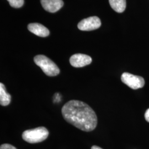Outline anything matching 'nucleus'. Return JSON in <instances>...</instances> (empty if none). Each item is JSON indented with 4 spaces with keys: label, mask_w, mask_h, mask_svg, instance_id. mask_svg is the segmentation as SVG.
<instances>
[{
    "label": "nucleus",
    "mask_w": 149,
    "mask_h": 149,
    "mask_svg": "<svg viewBox=\"0 0 149 149\" xmlns=\"http://www.w3.org/2000/svg\"><path fill=\"white\" fill-rule=\"evenodd\" d=\"M28 29L32 33L41 37H48L50 33L48 28L37 23H30L28 26Z\"/></svg>",
    "instance_id": "6e6552de"
},
{
    "label": "nucleus",
    "mask_w": 149,
    "mask_h": 149,
    "mask_svg": "<svg viewBox=\"0 0 149 149\" xmlns=\"http://www.w3.org/2000/svg\"><path fill=\"white\" fill-rule=\"evenodd\" d=\"M65 120L75 127L85 132H91L96 128L97 117L95 111L83 102L72 100L62 108Z\"/></svg>",
    "instance_id": "f257e3e1"
},
{
    "label": "nucleus",
    "mask_w": 149,
    "mask_h": 149,
    "mask_svg": "<svg viewBox=\"0 0 149 149\" xmlns=\"http://www.w3.org/2000/svg\"><path fill=\"white\" fill-rule=\"evenodd\" d=\"M91 149H102V148H101L100 147H99V146H93L92 148H91Z\"/></svg>",
    "instance_id": "4468645a"
},
{
    "label": "nucleus",
    "mask_w": 149,
    "mask_h": 149,
    "mask_svg": "<svg viewBox=\"0 0 149 149\" xmlns=\"http://www.w3.org/2000/svg\"><path fill=\"white\" fill-rule=\"evenodd\" d=\"M11 96L6 91L5 86L0 84V104L2 106H8L11 102Z\"/></svg>",
    "instance_id": "1a4fd4ad"
},
{
    "label": "nucleus",
    "mask_w": 149,
    "mask_h": 149,
    "mask_svg": "<svg viewBox=\"0 0 149 149\" xmlns=\"http://www.w3.org/2000/svg\"><path fill=\"white\" fill-rule=\"evenodd\" d=\"M112 9L118 13H122L126 8V0H109Z\"/></svg>",
    "instance_id": "9d476101"
},
{
    "label": "nucleus",
    "mask_w": 149,
    "mask_h": 149,
    "mask_svg": "<svg viewBox=\"0 0 149 149\" xmlns=\"http://www.w3.org/2000/svg\"><path fill=\"white\" fill-rule=\"evenodd\" d=\"M40 2L44 10L50 13L59 11L64 6L63 0H40Z\"/></svg>",
    "instance_id": "0eeeda50"
},
{
    "label": "nucleus",
    "mask_w": 149,
    "mask_h": 149,
    "mask_svg": "<svg viewBox=\"0 0 149 149\" xmlns=\"http://www.w3.org/2000/svg\"><path fill=\"white\" fill-rule=\"evenodd\" d=\"M70 64L74 68H82L92 63V58L90 56L83 54H76L70 59Z\"/></svg>",
    "instance_id": "423d86ee"
},
{
    "label": "nucleus",
    "mask_w": 149,
    "mask_h": 149,
    "mask_svg": "<svg viewBox=\"0 0 149 149\" xmlns=\"http://www.w3.org/2000/svg\"><path fill=\"white\" fill-rule=\"evenodd\" d=\"M48 135L49 132L47 129L41 127L24 131L22 134V138L29 143L34 144L45 140Z\"/></svg>",
    "instance_id": "7ed1b4c3"
},
{
    "label": "nucleus",
    "mask_w": 149,
    "mask_h": 149,
    "mask_svg": "<svg viewBox=\"0 0 149 149\" xmlns=\"http://www.w3.org/2000/svg\"><path fill=\"white\" fill-rule=\"evenodd\" d=\"M34 61L47 76H55L60 73V70L58 66L52 60L43 55L36 56Z\"/></svg>",
    "instance_id": "f03ea898"
},
{
    "label": "nucleus",
    "mask_w": 149,
    "mask_h": 149,
    "mask_svg": "<svg viewBox=\"0 0 149 149\" xmlns=\"http://www.w3.org/2000/svg\"><path fill=\"white\" fill-rule=\"evenodd\" d=\"M0 149H17L15 146L10 144H4L1 145Z\"/></svg>",
    "instance_id": "f8f14e48"
},
{
    "label": "nucleus",
    "mask_w": 149,
    "mask_h": 149,
    "mask_svg": "<svg viewBox=\"0 0 149 149\" xmlns=\"http://www.w3.org/2000/svg\"><path fill=\"white\" fill-rule=\"evenodd\" d=\"M121 80L124 84L133 90L141 88L145 85L143 77L128 72H124L122 74Z\"/></svg>",
    "instance_id": "20e7f679"
},
{
    "label": "nucleus",
    "mask_w": 149,
    "mask_h": 149,
    "mask_svg": "<svg viewBox=\"0 0 149 149\" xmlns=\"http://www.w3.org/2000/svg\"><path fill=\"white\" fill-rule=\"evenodd\" d=\"M101 26L100 19L97 16L84 19L78 24V28L83 31H90L99 28Z\"/></svg>",
    "instance_id": "39448f33"
},
{
    "label": "nucleus",
    "mask_w": 149,
    "mask_h": 149,
    "mask_svg": "<svg viewBox=\"0 0 149 149\" xmlns=\"http://www.w3.org/2000/svg\"><path fill=\"white\" fill-rule=\"evenodd\" d=\"M11 7L14 8H20L24 4V0H7Z\"/></svg>",
    "instance_id": "9b49d317"
},
{
    "label": "nucleus",
    "mask_w": 149,
    "mask_h": 149,
    "mask_svg": "<svg viewBox=\"0 0 149 149\" xmlns=\"http://www.w3.org/2000/svg\"><path fill=\"white\" fill-rule=\"evenodd\" d=\"M145 118L147 122H149V108L146 110L145 113Z\"/></svg>",
    "instance_id": "ddd939ff"
}]
</instances>
